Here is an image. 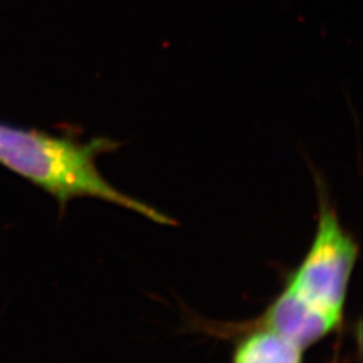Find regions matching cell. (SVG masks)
Instances as JSON below:
<instances>
[{"instance_id": "2", "label": "cell", "mask_w": 363, "mask_h": 363, "mask_svg": "<svg viewBox=\"0 0 363 363\" xmlns=\"http://www.w3.org/2000/svg\"><path fill=\"white\" fill-rule=\"evenodd\" d=\"M118 147L120 143L104 136L79 142L74 135H52L0 121V166L52 195L61 211L74 199L91 198L127 208L160 226H177L178 222L167 214L105 179L97 159Z\"/></svg>"}, {"instance_id": "3", "label": "cell", "mask_w": 363, "mask_h": 363, "mask_svg": "<svg viewBox=\"0 0 363 363\" xmlns=\"http://www.w3.org/2000/svg\"><path fill=\"white\" fill-rule=\"evenodd\" d=\"M238 331L232 363H304L306 350L269 328L245 325Z\"/></svg>"}, {"instance_id": "1", "label": "cell", "mask_w": 363, "mask_h": 363, "mask_svg": "<svg viewBox=\"0 0 363 363\" xmlns=\"http://www.w3.org/2000/svg\"><path fill=\"white\" fill-rule=\"evenodd\" d=\"M318 222L311 245L265 311L249 325L269 328L307 350L337 331L345 319L359 245L339 220L315 169Z\"/></svg>"}]
</instances>
